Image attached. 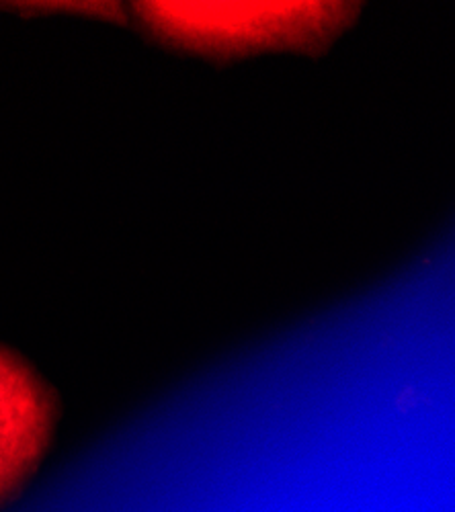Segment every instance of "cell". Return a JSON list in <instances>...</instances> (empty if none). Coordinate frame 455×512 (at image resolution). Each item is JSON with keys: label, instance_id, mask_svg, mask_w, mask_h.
<instances>
[{"label": "cell", "instance_id": "cell-4", "mask_svg": "<svg viewBox=\"0 0 455 512\" xmlns=\"http://www.w3.org/2000/svg\"><path fill=\"white\" fill-rule=\"evenodd\" d=\"M3 9L11 7L17 13H52V11H74V13H89L113 19L119 13V5L111 3H13L0 5Z\"/></svg>", "mask_w": 455, "mask_h": 512}, {"label": "cell", "instance_id": "cell-3", "mask_svg": "<svg viewBox=\"0 0 455 512\" xmlns=\"http://www.w3.org/2000/svg\"><path fill=\"white\" fill-rule=\"evenodd\" d=\"M54 416V400L35 373L0 349V422Z\"/></svg>", "mask_w": 455, "mask_h": 512}, {"label": "cell", "instance_id": "cell-1", "mask_svg": "<svg viewBox=\"0 0 455 512\" xmlns=\"http://www.w3.org/2000/svg\"><path fill=\"white\" fill-rule=\"evenodd\" d=\"M144 21L158 33L181 44L216 50H238L265 44H296L320 35L328 15L324 5H203V3H146L136 5Z\"/></svg>", "mask_w": 455, "mask_h": 512}, {"label": "cell", "instance_id": "cell-2", "mask_svg": "<svg viewBox=\"0 0 455 512\" xmlns=\"http://www.w3.org/2000/svg\"><path fill=\"white\" fill-rule=\"evenodd\" d=\"M54 416L0 422V498H3L44 451Z\"/></svg>", "mask_w": 455, "mask_h": 512}]
</instances>
